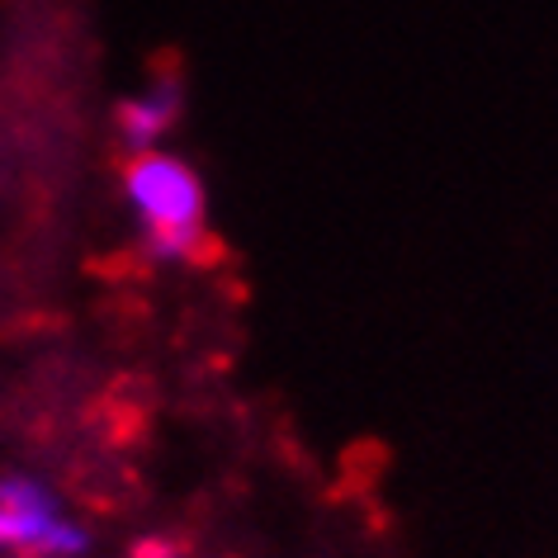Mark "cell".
Masks as SVG:
<instances>
[{
  "mask_svg": "<svg viewBox=\"0 0 558 558\" xmlns=\"http://www.w3.org/2000/svg\"><path fill=\"white\" fill-rule=\"evenodd\" d=\"M137 242L157 265H185L208 236V194L199 171L171 147L133 151L119 180Z\"/></svg>",
  "mask_w": 558,
  "mask_h": 558,
  "instance_id": "obj_1",
  "label": "cell"
},
{
  "mask_svg": "<svg viewBox=\"0 0 558 558\" xmlns=\"http://www.w3.org/2000/svg\"><path fill=\"white\" fill-rule=\"evenodd\" d=\"M90 530L58 487L34 473H0V558H86Z\"/></svg>",
  "mask_w": 558,
  "mask_h": 558,
  "instance_id": "obj_2",
  "label": "cell"
},
{
  "mask_svg": "<svg viewBox=\"0 0 558 558\" xmlns=\"http://www.w3.org/2000/svg\"><path fill=\"white\" fill-rule=\"evenodd\" d=\"M180 114H185V90L175 76H147L143 86H133L123 100L114 105V137L123 151H157L171 147V133Z\"/></svg>",
  "mask_w": 558,
  "mask_h": 558,
  "instance_id": "obj_3",
  "label": "cell"
},
{
  "mask_svg": "<svg viewBox=\"0 0 558 558\" xmlns=\"http://www.w3.org/2000/svg\"><path fill=\"white\" fill-rule=\"evenodd\" d=\"M123 558H185V549L171 539H137V544H129Z\"/></svg>",
  "mask_w": 558,
  "mask_h": 558,
  "instance_id": "obj_4",
  "label": "cell"
}]
</instances>
